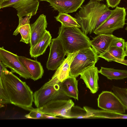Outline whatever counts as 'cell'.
Returning <instances> with one entry per match:
<instances>
[{
    "label": "cell",
    "mask_w": 127,
    "mask_h": 127,
    "mask_svg": "<svg viewBox=\"0 0 127 127\" xmlns=\"http://www.w3.org/2000/svg\"><path fill=\"white\" fill-rule=\"evenodd\" d=\"M79 8L74 18L86 35L94 32L109 17L112 11L97 0H90Z\"/></svg>",
    "instance_id": "obj_1"
},
{
    "label": "cell",
    "mask_w": 127,
    "mask_h": 127,
    "mask_svg": "<svg viewBox=\"0 0 127 127\" xmlns=\"http://www.w3.org/2000/svg\"><path fill=\"white\" fill-rule=\"evenodd\" d=\"M0 79L4 83L10 103L30 111L33 108V93L25 82L8 70Z\"/></svg>",
    "instance_id": "obj_2"
},
{
    "label": "cell",
    "mask_w": 127,
    "mask_h": 127,
    "mask_svg": "<svg viewBox=\"0 0 127 127\" xmlns=\"http://www.w3.org/2000/svg\"><path fill=\"white\" fill-rule=\"evenodd\" d=\"M58 34L67 54L91 46L89 38L78 28L62 25Z\"/></svg>",
    "instance_id": "obj_3"
},
{
    "label": "cell",
    "mask_w": 127,
    "mask_h": 127,
    "mask_svg": "<svg viewBox=\"0 0 127 127\" xmlns=\"http://www.w3.org/2000/svg\"><path fill=\"white\" fill-rule=\"evenodd\" d=\"M33 101L37 108H40L53 100L66 99L68 97L62 91L60 82L52 77L33 94Z\"/></svg>",
    "instance_id": "obj_4"
},
{
    "label": "cell",
    "mask_w": 127,
    "mask_h": 127,
    "mask_svg": "<svg viewBox=\"0 0 127 127\" xmlns=\"http://www.w3.org/2000/svg\"><path fill=\"white\" fill-rule=\"evenodd\" d=\"M99 58L91 47L79 51L71 64L70 76L76 78L86 69L95 66Z\"/></svg>",
    "instance_id": "obj_5"
},
{
    "label": "cell",
    "mask_w": 127,
    "mask_h": 127,
    "mask_svg": "<svg viewBox=\"0 0 127 127\" xmlns=\"http://www.w3.org/2000/svg\"><path fill=\"white\" fill-rule=\"evenodd\" d=\"M126 9L118 6L112 10L109 17L94 31L96 34H112L117 30L123 28L125 24L126 15Z\"/></svg>",
    "instance_id": "obj_6"
},
{
    "label": "cell",
    "mask_w": 127,
    "mask_h": 127,
    "mask_svg": "<svg viewBox=\"0 0 127 127\" xmlns=\"http://www.w3.org/2000/svg\"><path fill=\"white\" fill-rule=\"evenodd\" d=\"M74 103L71 99H61L50 101L42 107L37 108L44 114L70 118L71 109Z\"/></svg>",
    "instance_id": "obj_7"
},
{
    "label": "cell",
    "mask_w": 127,
    "mask_h": 127,
    "mask_svg": "<svg viewBox=\"0 0 127 127\" xmlns=\"http://www.w3.org/2000/svg\"><path fill=\"white\" fill-rule=\"evenodd\" d=\"M18 56L5 50L3 47L0 48V60L4 65L12 73L18 74L20 77L31 78L30 75L19 60Z\"/></svg>",
    "instance_id": "obj_8"
},
{
    "label": "cell",
    "mask_w": 127,
    "mask_h": 127,
    "mask_svg": "<svg viewBox=\"0 0 127 127\" xmlns=\"http://www.w3.org/2000/svg\"><path fill=\"white\" fill-rule=\"evenodd\" d=\"M49 46L50 52L46 66L48 70H54L63 61L67 53L59 36L52 39Z\"/></svg>",
    "instance_id": "obj_9"
},
{
    "label": "cell",
    "mask_w": 127,
    "mask_h": 127,
    "mask_svg": "<svg viewBox=\"0 0 127 127\" xmlns=\"http://www.w3.org/2000/svg\"><path fill=\"white\" fill-rule=\"evenodd\" d=\"M39 4L37 0H8L0 4V8L12 7L17 11V15L20 18L30 13H32V16L35 15Z\"/></svg>",
    "instance_id": "obj_10"
},
{
    "label": "cell",
    "mask_w": 127,
    "mask_h": 127,
    "mask_svg": "<svg viewBox=\"0 0 127 127\" xmlns=\"http://www.w3.org/2000/svg\"><path fill=\"white\" fill-rule=\"evenodd\" d=\"M98 107L103 110L123 114L126 109L120 100L112 92L102 91L97 99Z\"/></svg>",
    "instance_id": "obj_11"
},
{
    "label": "cell",
    "mask_w": 127,
    "mask_h": 127,
    "mask_svg": "<svg viewBox=\"0 0 127 127\" xmlns=\"http://www.w3.org/2000/svg\"><path fill=\"white\" fill-rule=\"evenodd\" d=\"M85 0H49L50 5L59 13L68 14L76 11Z\"/></svg>",
    "instance_id": "obj_12"
},
{
    "label": "cell",
    "mask_w": 127,
    "mask_h": 127,
    "mask_svg": "<svg viewBox=\"0 0 127 127\" xmlns=\"http://www.w3.org/2000/svg\"><path fill=\"white\" fill-rule=\"evenodd\" d=\"M47 25L46 16L43 14H41L35 22L31 24L30 49L36 45L43 36L46 31Z\"/></svg>",
    "instance_id": "obj_13"
},
{
    "label": "cell",
    "mask_w": 127,
    "mask_h": 127,
    "mask_svg": "<svg viewBox=\"0 0 127 127\" xmlns=\"http://www.w3.org/2000/svg\"><path fill=\"white\" fill-rule=\"evenodd\" d=\"M117 37L112 34H100L90 40L91 46L99 55L106 52Z\"/></svg>",
    "instance_id": "obj_14"
},
{
    "label": "cell",
    "mask_w": 127,
    "mask_h": 127,
    "mask_svg": "<svg viewBox=\"0 0 127 127\" xmlns=\"http://www.w3.org/2000/svg\"><path fill=\"white\" fill-rule=\"evenodd\" d=\"M18 58L30 75L31 79L36 81L42 77L44 70L40 62L23 56H18Z\"/></svg>",
    "instance_id": "obj_15"
},
{
    "label": "cell",
    "mask_w": 127,
    "mask_h": 127,
    "mask_svg": "<svg viewBox=\"0 0 127 127\" xmlns=\"http://www.w3.org/2000/svg\"><path fill=\"white\" fill-rule=\"evenodd\" d=\"M98 73L97 68L94 66L86 69L80 74V78L92 94L96 93L99 89Z\"/></svg>",
    "instance_id": "obj_16"
},
{
    "label": "cell",
    "mask_w": 127,
    "mask_h": 127,
    "mask_svg": "<svg viewBox=\"0 0 127 127\" xmlns=\"http://www.w3.org/2000/svg\"><path fill=\"white\" fill-rule=\"evenodd\" d=\"M78 51L67 53L66 57L57 69L52 77L56 78L61 82L69 77L71 64Z\"/></svg>",
    "instance_id": "obj_17"
},
{
    "label": "cell",
    "mask_w": 127,
    "mask_h": 127,
    "mask_svg": "<svg viewBox=\"0 0 127 127\" xmlns=\"http://www.w3.org/2000/svg\"><path fill=\"white\" fill-rule=\"evenodd\" d=\"M78 83L76 78L70 76L60 82V85L62 91L66 96L78 100Z\"/></svg>",
    "instance_id": "obj_18"
},
{
    "label": "cell",
    "mask_w": 127,
    "mask_h": 127,
    "mask_svg": "<svg viewBox=\"0 0 127 127\" xmlns=\"http://www.w3.org/2000/svg\"><path fill=\"white\" fill-rule=\"evenodd\" d=\"M52 36L49 32L47 30L40 40L30 50L31 57L36 58L44 53L47 47L50 45Z\"/></svg>",
    "instance_id": "obj_19"
},
{
    "label": "cell",
    "mask_w": 127,
    "mask_h": 127,
    "mask_svg": "<svg viewBox=\"0 0 127 127\" xmlns=\"http://www.w3.org/2000/svg\"><path fill=\"white\" fill-rule=\"evenodd\" d=\"M83 108L86 110L91 118L127 119V114L104 110H95L87 106H84Z\"/></svg>",
    "instance_id": "obj_20"
},
{
    "label": "cell",
    "mask_w": 127,
    "mask_h": 127,
    "mask_svg": "<svg viewBox=\"0 0 127 127\" xmlns=\"http://www.w3.org/2000/svg\"><path fill=\"white\" fill-rule=\"evenodd\" d=\"M98 73L109 80H121L127 78V70L101 67Z\"/></svg>",
    "instance_id": "obj_21"
},
{
    "label": "cell",
    "mask_w": 127,
    "mask_h": 127,
    "mask_svg": "<svg viewBox=\"0 0 127 127\" xmlns=\"http://www.w3.org/2000/svg\"><path fill=\"white\" fill-rule=\"evenodd\" d=\"M127 55L124 49L116 47L110 46L105 53L98 55L108 62L113 61L117 59H125Z\"/></svg>",
    "instance_id": "obj_22"
},
{
    "label": "cell",
    "mask_w": 127,
    "mask_h": 127,
    "mask_svg": "<svg viewBox=\"0 0 127 127\" xmlns=\"http://www.w3.org/2000/svg\"><path fill=\"white\" fill-rule=\"evenodd\" d=\"M54 18L57 21L61 23L62 25L65 26L81 28L76 19L68 14L59 13Z\"/></svg>",
    "instance_id": "obj_23"
},
{
    "label": "cell",
    "mask_w": 127,
    "mask_h": 127,
    "mask_svg": "<svg viewBox=\"0 0 127 127\" xmlns=\"http://www.w3.org/2000/svg\"><path fill=\"white\" fill-rule=\"evenodd\" d=\"M19 33L21 37L20 41L24 42L27 44L30 43L31 35V25L30 24L26 25L16 29L14 32L13 35H16Z\"/></svg>",
    "instance_id": "obj_24"
},
{
    "label": "cell",
    "mask_w": 127,
    "mask_h": 127,
    "mask_svg": "<svg viewBox=\"0 0 127 127\" xmlns=\"http://www.w3.org/2000/svg\"><path fill=\"white\" fill-rule=\"evenodd\" d=\"M112 90L113 93L127 110V89L113 86Z\"/></svg>",
    "instance_id": "obj_25"
},
{
    "label": "cell",
    "mask_w": 127,
    "mask_h": 127,
    "mask_svg": "<svg viewBox=\"0 0 127 127\" xmlns=\"http://www.w3.org/2000/svg\"><path fill=\"white\" fill-rule=\"evenodd\" d=\"M0 107L4 105L10 103L8 93L2 80L0 79Z\"/></svg>",
    "instance_id": "obj_26"
},
{
    "label": "cell",
    "mask_w": 127,
    "mask_h": 127,
    "mask_svg": "<svg viewBox=\"0 0 127 127\" xmlns=\"http://www.w3.org/2000/svg\"><path fill=\"white\" fill-rule=\"evenodd\" d=\"M30 111L29 114L25 116L26 118L34 119H42L44 113L39 110L37 108H33Z\"/></svg>",
    "instance_id": "obj_27"
},
{
    "label": "cell",
    "mask_w": 127,
    "mask_h": 127,
    "mask_svg": "<svg viewBox=\"0 0 127 127\" xmlns=\"http://www.w3.org/2000/svg\"><path fill=\"white\" fill-rule=\"evenodd\" d=\"M125 42L122 38L117 37L112 41L111 46L116 47L124 49L125 48Z\"/></svg>",
    "instance_id": "obj_28"
},
{
    "label": "cell",
    "mask_w": 127,
    "mask_h": 127,
    "mask_svg": "<svg viewBox=\"0 0 127 127\" xmlns=\"http://www.w3.org/2000/svg\"><path fill=\"white\" fill-rule=\"evenodd\" d=\"M32 16V13H30L26 16L24 18L23 17L19 18V24L16 29H18L20 27L23 25L30 24V20Z\"/></svg>",
    "instance_id": "obj_29"
},
{
    "label": "cell",
    "mask_w": 127,
    "mask_h": 127,
    "mask_svg": "<svg viewBox=\"0 0 127 127\" xmlns=\"http://www.w3.org/2000/svg\"><path fill=\"white\" fill-rule=\"evenodd\" d=\"M121 0H106L107 6L108 7L114 8L120 3Z\"/></svg>",
    "instance_id": "obj_30"
},
{
    "label": "cell",
    "mask_w": 127,
    "mask_h": 127,
    "mask_svg": "<svg viewBox=\"0 0 127 127\" xmlns=\"http://www.w3.org/2000/svg\"><path fill=\"white\" fill-rule=\"evenodd\" d=\"M8 70L2 62H0V77L4 75Z\"/></svg>",
    "instance_id": "obj_31"
},
{
    "label": "cell",
    "mask_w": 127,
    "mask_h": 127,
    "mask_svg": "<svg viewBox=\"0 0 127 127\" xmlns=\"http://www.w3.org/2000/svg\"><path fill=\"white\" fill-rule=\"evenodd\" d=\"M62 118L56 116L49 115L45 114L43 115L42 119H56Z\"/></svg>",
    "instance_id": "obj_32"
},
{
    "label": "cell",
    "mask_w": 127,
    "mask_h": 127,
    "mask_svg": "<svg viewBox=\"0 0 127 127\" xmlns=\"http://www.w3.org/2000/svg\"><path fill=\"white\" fill-rule=\"evenodd\" d=\"M113 61L127 65V60H125V59H117L114 60Z\"/></svg>",
    "instance_id": "obj_33"
},
{
    "label": "cell",
    "mask_w": 127,
    "mask_h": 127,
    "mask_svg": "<svg viewBox=\"0 0 127 127\" xmlns=\"http://www.w3.org/2000/svg\"><path fill=\"white\" fill-rule=\"evenodd\" d=\"M125 52L127 56V41L125 42Z\"/></svg>",
    "instance_id": "obj_34"
},
{
    "label": "cell",
    "mask_w": 127,
    "mask_h": 127,
    "mask_svg": "<svg viewBox=\"0 0 127 127\" xmlns=\"http://www.w3.org/2000/svg\"><path fill=\"white\" fill-rule=\"evenodd\" d=\"M0 0V4L3 1H4L7 0Z\"/></svg>",
    "instance_id": "obj_35"
},
{
    "label": "cell",
    "mask_w": 127,
    "mask_h": 127,
    "mask_svg": "<svg viewBox=\"0 0 127 127\" xmlns=\"http://www.w3.org/2000/svg\"><path fill=\"white\" fill-rule=\"evenodd\" d=\"M126 9L127 10V7H126ZM126 24H127V26L125 28V29L127 31V23Z\"/></svg>",
    "instance_id": "obj_36"
},
{
    "label": "cell",
    "mask_w": 127,
    "mask_h": 127,
    "mask_svg": "<svg viewBox=\"0 0 127 127\" xmlns=\"http://www.w3.org/2000/svg\"><path fill=\"white\" fill-rule=\"evenodd\" d=\"M48 0H40V1H47Z\"/></svg>",
    "instance_id": "obj_37"
},
{
    "label": "cell",
    "mask_w": 127,
    "mask_h": 127,
    "mask_svg": "<svg viewBox=\"0 0 127 127\" xmlns=\"http://www.w3.org/2000/svg\"><path fill=\"white\" fill-rule=\"evenodd\" d=\"M97 0L99 1H101L102 0Z\"/></svg>",
    "instance_id": "obj_38"
}]
</instances>
